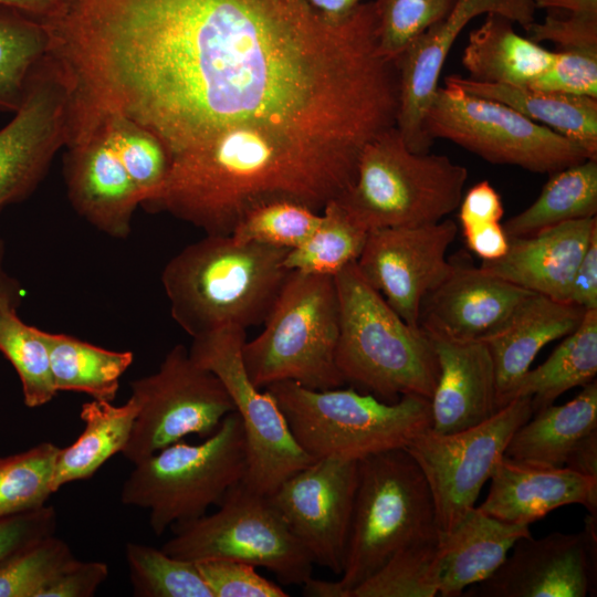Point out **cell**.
Listing matches in <instances>:
<instances>
[{"label": "cell", "mask_w": 597, "mask_h": 597, "mask_svg": "<svg viewBox=\"0 0 597 597\" xmlns=\"http://www.w3.org/2000/svg\"><path fill=\"white\" fill-rule=\"evenodd\" d=\"M398 107L373 1L333 24L308 0H150L138 22L128 116L171 158L224 132L261 129L358 161L396 126Z\"/></svg>", "instance_id": "1"}, {"label": "cell", "mask_w": 597, "mask_h": 597, "mask_svg": "<svg viewBox=\"0 0 597 597\" xmlns=\"http://www.w3.org/2000/svg\"><path fill=\"white\" fill-rule=\"evenodd\" d=\"M356 169L336 153L276 133L229 130L174 155L164 187L143 207L206 234L230 235L244 213L268 201L323 210L348 189Z\"/></svg>", "instance_id": "2"}, {"label": "cell", "mask_w": 597, "mask_h": 597, "mask_svg": "<svg viewBox=\"0 0 597 597\" xmlns=\"http://www.w3.org/2000/svg\"><path fill=\"white\" fill-rule=\"evenodd\" d=\"M289 250L206 234L161 272L172 320L189 336L263 324L290 274Z\"/></svg>", "instance_id": "3"}, {"label": "cell", "mask_w": 597, "mask_h": 597, "mask_svg": "<svg viewBox=\"0 0 597 597\" xmlns=\"http://www.w3.org/2000/svg\"><path fill=\"white\" fill-rule=\"evenodd\" d=\"M339 300L337 367L352 387L386 402L431 399L439 378L433 344L407 324L363 276L356 262L334 275Z\"/></svg>", "instance_id": "4"}, {"label": "cell", "mask_w": 597, "mask_h": 597, "mask_svg": "<svg viewBox=\"0 0 597 597\" xmlns=\"http://www.w3.org/2000/svg\"><path fill=\"white\" fill-rule=\"evenodd\" d=\"M300 448L313 460L367 455L406 448L431 428L430 400L416 395L386 402L354 387L316 390L285 380L264 388Z\"/></svg>", "instance_id": "5"}, {"label": "cell", "mask_w": 597, "mask_h": 597, "mask_svg": "<svg viewBox=\"0 0 597 597\" xmlns=\"http://www.w3.org/2000/svg\"><path fill=\"white\" fill-rule=\"evenodd\" d=\"M468 176L446 155L409 149L395 126L366 144L336 200L366 231L434 223L459 208Z\"/></svg>", "instance_id": "6"}, {"label": "cell", "mask_w": 597, "mask_h": 597, "mask_svg": "<svg viewBox=\"0 0 597 597\" xmlns=\"http://www.w3.org/2000/svg\"><path fill=\"white\" fill-rule=\"evenodd\" d=\"M339 300L332 275L291 271L264 321V329L243 344L242 359L253 384L291 380L324 390L345 383L336 363Z\"/></svg>", "instance_id": "7"}, {"label": "cell", "mask_w": 597, "mask_h": 597, "mask_svg": "<svg viewBox=\"0 0 597 597\" xmlns=\"http://www.w3.org/2000/svg\"><path fill=\"white\" fill-rule=\"evenodd\" d=\"M439 534L428 482L405 448L358 460L346 557L338 579L346 597L397 552Z\"/></svg>", "instance_id": "8"}, {"label": "cell", "mask_w": 597, "mask_h": 597, "mask_svg": "<svg viewBox=\"0 0 597 597\" xmlns=\"http://www.w3.org/2000/svg\"><path fill=\"white\" fill-rule=\"evenodd\" d=\"M248 449L243 425L233 411L198 444L171 443L134 464L121 490V502L147 509L149 525L161 535L219 504L243 481Z\"/></svg>", "instance_id": "9"}, {"label": "cell", "mask_w": 597, "mask_h": 597, "mask_svg": "<svg viewBox=\"0 0 597 597\" xmlns=\"http://www.w3.org/2000/svg\"><path fill=\"white\" fill-rule=\"evenodd\" d=\"M218 505L212 514L174 525L161 549L191 562L228 559L265 568L282 585H302L312 576L308 553L269 495L241 481Z\"/></svg>", "instance_id": "10"}, {"label": "cell", "mask_w": 597, "mask_h": 597, "mask_svg": "<svg viewBox=\"0 0 597 597\" xmlns=\"http://www.w3.org/2000/svg\"><path fill=\"white\" fill-rule=\"evenodd\" d=\"M423 129L496 164L552 175L591 158L575 142L496 101L470 94L446 81L431 100Z\"/></svg>", "instance_id": "11"}, {"label": "cell", "mask_w": 597, "mask_h": 597, "mask_svg": "<svg viewBox=\"0 0 597 597\" xmlns=\"http://www.w3.org/2000/svg\"><path fill=\"white\" fill-rule=\"evenodd\" d=\"M247 329L226 326L193 337L188 350L220 379L241 418L248 449L243 482L270 495L314 460L296 443L274 398L250 379L242 359Z\"/></svg>", "instance_id": "12"}, {"label": "cell", "mask_w": 597, "mask_h": 597, "mask_svg": "<svg viewBox=\"0 0 597 597\" xmlns=\"http://www.w3.org/2000/svg\"><path fill=\"white\" fill-rule=\"evenodd\" d=\"M130 389L139 410L122 453L133 464L189 434L207 438L234 411L220 379L181 344L166 354L157 371L134 379Z\"/></svg>", "instance_id": "13"}, {"label": "cell", "mask_w": 597, "mask_h": 597, "mask_svg": "<svg viewBox=\"0 0 597 597\" xmlns=\"http://www.w3.org/2000/svg\"><path fill=\"white\" fill-rule=\"evenodd\" d=\"M532 416L531 397H517L480 425L453 433L429 428L405 448L428 482L441 532L475 506L512 436Z\"/></svg>", "instance_id": "14"}, {"label": "cell", "mask_w": 597, "mask_h": 597, "mask_svg": "<svg viewBox=\"0 0 597 597\" xmlns=\"http://www.w3.org/2000/svg\"><path fill=\"white\" fill-rule=\"evenodd\" d=\"M72 85L50 52L32 73L21 106L0 129V211L28 198L70 136Z\"/></svg>", "instance_id": "15"}, {"label": "cell", "mask_w": 597, "mask_h": 597, "mask_svg": "<svg viewBox=\"0 0 597 597\" xmlns=\"http://www.w3.org/2000/svg\"><path fill=\"white\" fill-rule=\"evenodd\" d=\"M358 461L314 460L269 495L313 564L342 575L357 486Z\"/></svg>", "instance_id": "16"}, {"label": "cell", "mask_w": 597, "mask_h": 597, "mask_svg": "<svg viewBox=\"0 0 597 597\" xmlns=\"http://www.w3.org/2000/svg\"><path fill=\"white\" fill-rule=\"evenodd\" d=\"M458 233L451 219L370 230L356 264L366 281L410 326H419L425 296L450 272L448 248Z\"/></svg>", "instance_id": "17"}, {"label": "cell", "mask_w": 597, "mask_h": 597, "mask_svg": "<svg viewBox=\"0 0 597 597\" xmlns=\"http://www.w3.org/2000/svg\"><path fill=\"white\" fill-rule=\"evenodd\" d=\"M503 564L465 597H585L597 591V515L578 533L520 537Z\"/></svg>", "instance_id": "18"}, {"label": "cell", "mask_w": 597, "mask_h": 597, "mask_svg": "<svg viewBox=\"0 0 597 597\" xmlns=\"http://www.w3.org/2000/svg\"><path fill=\"white\" fill-rule=\"evenodd\" d=\"M65 147L63 175L74 210L108 237L127 238L142 198L112 146L102 117L72 108Z\"/></svg>", "instance_id": "19"}, {"label": "cell", "mask_w": 597, "mask_h": 597, "mask_svg": "<svg viewBox=\"0 0 597 597\" xmlns=\"http://www.w3.org/2000/svg\"><path fill=\"white\" fill-rule=\"evenodd\" d=\"M533 0H458L442 20L419 35L396 60L399 74V107L396 127L408 148L429 151L432 140L423 119L439 87L446 60L460 33L481 14L499 13L526 30L535 22Z\"/></svg>", "instance_id": "20"}, {"label": "cell", "mask_w": 597, "mask_h": 597, "mask_svg": "<svg viewBox=\"0 0 597 597\" xmlns=\"http://www.w3.org/2000/svg\"><path fill=\"white\" fill-rule=\"evenodd\" d=\"M448 275L423 298L419 326L460 339H481L498 329L533 292L450 259Z\"/></svg>", "instance_id": "21"}, {"label": "cell", "mask_w": 597, "mask_h": 597, "mask_svg": "<svg viewBox=\"0 0 597 597\" xmlns=\"http://www.w3.org/2000/svg\"><path fill=\"white\" fill-rule=\"evenodd\" d=\"M425 332L439 363V378L430 399L431 429L453 433L490 419L499 410L498 390L493 360L484 342Z\"/></svg>", "instance_id": "22"}, {"label": "cell", "mask_w": 597, "mask_h": 597, "mask_svg": "<svg viewBox=\"0 0 597 597\" xmlns=\"http://www.w3.org/2000/svg\"><path fill=\"white\" fill-rule=\"evenodd\" d=\"M597 232V219L567 221L530 237L510 238L506 253L480 268L514 285L567 302L586 249ZM568 303V302H567Z\"/></svg>", "instance_id": "23"}, {"label": "cell", "mask_w": 597, "mask_h": 597, "mask_svg": "<svg viewBox=\"0 0 597 597\" xmlns=\"http://www.w3.org/2000/svg\"><path fill=\"white\" fill-rule=\"evenodd\" d=\"M478 507L500 521L530 525L561 506L580 504L597 515V478L566 467L526 464L503 455Z\"/></svg>", "instance_id": "24"}, {"label": "cell", "mask_w": 597, "mask_h": 597, "mask_svg": "<svg viewBox=\"0 0 597 597\" xmlns=\"http://www.w3.org/2000/svg\"><path fill=\"white\" fill-rule=\"evenodd\" d=\"M585 312L575 304L532 293L498 329L481 338L493 360L499 409L540 350L575 331Z\"/></svg>", "instance_id": "25"}, {"label": "cell", "mask_w": 597, "mask_h": 597, "mask_svg": "<svg viewBox=\"0 0 597 597\" xmlns=\"http://www.w3.org/2000/svg\"><path fill=\"white\" fill-rule=\"evenodd\" d=\"M530 525L500 521L478 506L469 509L438 540L436 568L438 595L459 597L490 577L506 559L514 543L530 536Z\"/></svg>", "instance_id": "26"}, {"label": "cell", "mask_w": 597, "mask_h": 597, "mask_svg": "<svg viewBox=\"0 0 597 597\" xmlns=\"http://www.w3.org/2000/svg\"><path fill=\"white\" fill-rule=\"evenodd\" d=\"M513 21L488 13L472 30L461 63L468 77L483 83L531 86L553 63L555 51L520 35Z\"/></svg>", "instance_id": "27"}, {"label": "cell", "mask_w": 597, "mask_h": 597, "mask_svg": "<svg viewBox=\"0 0 597 597\" xmlns=\"http://www.w3.org/2000/svg\"><path fill=\"white\" fill-rule=\"evenodd\" d=\"M597 430V381L583 386L570 401L533 413L512 436L504 455L517 462L563 468L570 451Z\"/></svg>", "instance_id": "28"}, {"label": "cell", "mask_w": 597, "mask_h": 597, "mask_svg": "<svg viewBox=\"0 0 597 597\" xmlns=\"http://www.w3.org/2000/svg\"><path fill=\"white\" fill-rule=\"evenodd\" d=\"M465 92L505 104L584 148L597 158V98L514 86L476 82L468 76L444 78Z\"/></svg>", "instance_id": "29"}, {"label": "cell", "mask_w": 597, "mask_h": 597, "mask_svg": "<svg viewBox=\"0 0 597 597\" xmlns=\"http://www.w3.org/2000/svg\"><path fill=\"white\" fill-rule=\"evenodd\" d=\"M139 410L138 401L115 406L111 401L91 400L81 407L84 428L77 439L60 448L52 476V491L92 478L113 455L124 450Z\"/></svg>", "instance_id": "30"}, {"label": "cell", "mask_w": 597, "mask_h": 597, "mask_svg": "<svg viewBox=\"0 0 597 597\" xmlns=\"http://www.w3.org/2000/svg\"><path fill=\"white\" fill-rule=\"evenodd\" d=\"M597 374V310H589L551 356L528 369L506 397H531L533 413L551 406L564 392L595 380Z\"/></svg>", "instance_id": "31"}, {"label": "cell", "mask_w": 597, "mask_h": 597, "mask_svg": "<svg viewBox=\"0 0 597 597\" xmlns=\"http://www.w3.org/2000/svg\"><path fill=\"white\" fill-rule=\"evenodd\" d=\"M20 286L6 272L0 277V353L20 379L23 402L38 408L56 395L45 331L25 324L18 315Z\"/></svg>", "instance_id": "32"}, {"label": "cell", "mask_w": 597, "mask_h": 597, "mask_svg": "<svg viewBox=\"0 0 597 597\" xmlns=\"http://www.w3.org/2000/svg\"><path fill=\"white\" fill-rule=\"evenodd\" d=\"M45 341L56 391L114 401L121 378L133 363L132 352L106 349L67 334L45 332Z\"/></svg>", "instance_id": "33"}, {"label": "cell", "mask_w": 597, "mask_h": 597, "mask_svg": "<svg viewBox=\"0 0 597 597\" xmlns=\"http://www.w3.org/2000/svg\"><path fill=\"white\" fill-rule=\"evenodd\" d=\"M597 213V158H587L551 175L535 201L511 217L509 238L530 237L551 227Z\"/></svg>", "instance_id": "34"}, {"label": "cell", "mask_w": 597, "mask_h": 597, "mask_svg": "<svg viewBox=\"0 0 597 597\" xmlns=\"http://www.w3.org/2000/svg\"><path fill=\"white\" fill-rule=\"evenodd\" d=\"M51 44L43 21L0 6V111L14 113L21 106L29 80Z\"/></svg>", "instance_id": "35"}, {"label": "cell", "mask_w": 597, "mask_h": 597, "mask_svg": "<svg viewBox=\"0 0 597 597\" xmlns=\"http://www.w3.org/2000/svg\"><path fill=\"white\" fill-rule=\"evenodd\" d=\"M368 231L356 223L337 200L328 202L314 232L289 250L283 264L290 271L332 275L356 262Z\"/></svg>", "instance_id": "36"}, {"label": "cell", "mask_w": 597, "mask_h": 597, "mask_svg": "<svg viewBox=\"0 0 597 597\" xmlns=\"http://www.w3.org/2000/svg\"><path fill=\"white\" fill-rule=\"evenodd\" d=\"M77 108L102 117L114 150L139 191L140 206L155 198L171 168V154L166 144L154 132L126 116Z\"/></svg>", "instance_id": "37"}, {"label": "cell", "mask_w": 597, "mask_h": 597, "mask_svg": "<svg viewBox=\"0 0 597 597\" xmlns=\"http://www.w3.org/2000/svg\"><path fill=\"white\" fill-rule=\"evenodd\" d=\"M125 558L134 596L213 597L195 562L134 542L126 544Z\"/></svg>", "instance_id": "38"}, {"label": "cell", "mask_w": 597, "mask_h": 597, "mask_svg": "<svg viewBox=\"0 0 597 597\" xmlns=\"http://www.w3.org/2000/svg\"><path fill=\"white\" fill-rule=\"evenodd\" d=\"M59 447L43 441L32 448L0 457V519L46 504Z\"/></svg>", "instance_id": "39"}, {"label": "cell", "mask_w": 597, "mask_h": 597, "mask_svg": "<svg viewBox=\"0 0 597 597\" xmlns=\"http://www.w3.org/2000/svg\"><path fill=\"white\" fill-rule=\"evenodd\" d=\"M438 540L439 536L397 552L370 577L355 587L350 597L438 596Z\"/></svg>", "instance_id": "40"}, {"label": "cell", "mask_w": 597, "mask_h": 597, "mask_svg": "<svg viewBox=\"0 0 597 597\" xmlns=\"http://www.w3.org/2000/svg\"><path fill=\"white\" fill-rule=\"evenodd\" d=\"M75 559L55 534L32 541L0 565V597H41Z\"/></svg>", "instance_id": "41"}, {"label": "cell", "mask_w": 597, "mask_h": 597, "mask_svg": "<svg viewBox=\"0 0 597 597\" xmlns=\"http://www.w3.org/2000/svg\"><path fill=\"white\" fill-rule=\"evenodd\" d=\"M320 221L321 213L302 203L273 200L244 213L230 235L241 242L292 250L314 232Z\"/></svg>", "instance_id": "42"}, {"label": "cell", "mask_w": 597, "mask_h": 597, "mask_svg": "<svg viewBox=\"0 0 597 597\" xmlns=\"http://www.w3.org/2000/svg\"><path fill=\"white\" fill-rule=\"evenodd\" d=\"M458 0H375L378 54L394 61L425 31L442 20Z\"/></svg>", "instance_id": "43"}, {"label": "cell", "mask_w": 597, "mask_h": 597, "mask_svg": "<svg viewBox=\"0 0 597 597\" xmlns=\"http://www.w3.org/2000/svg\"><path fill=\"white\" fill-rule=\"evenodd\" d=\"M213 597H287L279 585L261 576L256 567L228 559L195 562Z\"/></svg>", "instance_id": "44"}, {"label": "cell", "mask_w": 597, "mask_h": 597, "mask_svg": "<svg viewBox=\"0 0 597 597\" xmlns=\"http://www.w3.org/2000/svg\"><path fill=\"white\" fill-rule=\"evenodd\" d=\"M597 98V51H556L552 65L530 86Z\"/></svg>", "instance_id": "45"}, {"label": "cell", "mask_w": 597, "mask_h": 597, "mask_svg": "<svg viewBox=\"0 0 597 597\" xmlns=\"http://www.w3.org/2000/svg\"><path fill=\"white\" fill-rule=\"evenodd\" d=\"M535 42L549 41L556 51H597V15L567 13L565 17L548 13L542 22H533L526 30Z\"/></svg>", "instance_id": "46"}, {"label": "cell", "mask_w": 597, "mask_h": 597, "mask_svg": "<svg viewBox=\"0 0 597 597\" xmlns=\"http://www.w3.org/2000/svg\"><path fill=\"white\" fill-rule=\"evenodd\" d=\"M57 513L45 504L0 519V565L14 552L38 538L55 534Z\"/></svg>", "instance_id": "47"}, {"label": "cell", "mask_w": 597, "mask_h": 597, "mask_svg": "<svg viewBox=\"0 0 597 597\" xmlns=\"http://www.w3.org/2000/svg\"><path fill=\"white\" fill-rule=\"evenodd\" d=\"M108 576L104 562L77 558L43 591L41 597H92Z\"/></svg>", "instance_id": "48"}, {"label": "cell", "mask_w": 597, "mask_h": 597, "mask_svg": "<svg viewBox=\"0 0 597 597\" xmlns=\"http://www.w3.org/2000/svg\"><path fill=\"white\" fill-rule=\"evenodd\" d=\"M503 213L502 199L488 180L472 186L459 205L461 229L500 222Z\"/></svg>", "instance_id": "49"}, {"label": "cell", "mask_w": 597, "mask_h": 597, "mask_svg": "<svg viewBox=\"0 0 597 597\" xmlns=\"http://www.w3.org/2000/svg\"><path fill=\"white\" fill-rule=\"evenodd\" d=\"M567 302L585 311L597 310V232L576 270Z\"/></svg>", "instance_id": "50"}, {"label": "cell", "mask_w": 597, "mask_h": 597, "mask_svg": "<svg viewBox=\"0 0 597 597\" xmlns=\"http://www.w3.org/2000/svg\"><path fill=\"white\" fill-rule=\"evenodd\" d=\"M468 248L482 261L502 258L507 249L510 238L500 222H492L462 229Z\"/></svg>", "instance_id": "51"}, {"label": "cell", "mask_w": 597, "mask_h": 597, "mask_svg": "<svg viewBox=\"0 0 597 597\" xmlns=\"http://www.w3.org/2000/svg\"><path fill=\"white\" fill-rule=\"evenodd\" d=\"M565 467L577 473L597 478V430L577 442L568 454Z\"/></svg>", "instance_id": "52"}, {"label": "cell", "mask_w": 597, "mask_h": 597, "mask_svg": "<svg viewBox=\"0 0 597 597\" xmlns=\"http://www.w3.org/2000/svg\"><path fill=\"white\" fill-rule=\"evenodd\" d=\"M312 8L327 22L338 24L348 19L362 0H308Z\"/></svg>", "instance_id": "53"}, {"label": "cell", "mask_w": 597, "mask_h": 597, "mask_svg": "<svg viewBox=\"0 0 597 597\" xmlns=\"http://www.w3.org/2000/svg\"><path fill=\"white\" fill-rule=\"evenodd\" d=\"M62 1L63 0H0V6L15 9L39 20H44L56 12Z\"/></svg>", "instance_id": "54"}, {"label": "cell", "mask_w": 597, "mask_h": 597, "mask_svg": "<svg viewBox=\"0 0 597 597\" xmlns=\"http://www.w3.org/2000/svg\"><path fill=\"white\" fill-rule=\"evenodd\" d=\"M536 9L563 10L567 13L597 15V0H533Z\"/></svg>", "instance_id": "55"}, {"label": "cell", "mask_w": 597, "mask_h": 597, "mask_svg": "<svg viewBox=\"0 0 597 597\" xmlns=\"http://www.w3.org/2000/svg\"><path fill=\"white\" fill-rule=\"evenodd\" d=\"M303 595L308 597H346L338 580H322L311 576L303 584Z\"/></svg>", "instance_id": "56"}, {"label": "cell", "mask_w": 597, "mask_h": 597, "mask_svg": "<svg viewBox=\"0 0 597 597\" xmlns=\"http://www.w3.org/2000/svg\"><path fill=\"white\" fill-rule=\"evenodd\" d=\"M6 256V244L4 241L0 238V277L4 273L3 262Z\"/></svg>", "instance_id": "57"}]
</instances>
